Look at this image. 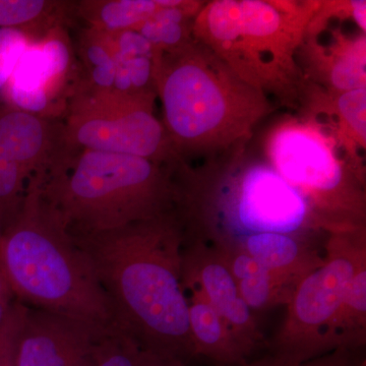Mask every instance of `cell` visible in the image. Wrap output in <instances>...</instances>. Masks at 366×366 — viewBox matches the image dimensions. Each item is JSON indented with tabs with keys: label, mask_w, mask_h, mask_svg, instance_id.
Listing matches in <instances>:
<instances>
[{
	"label": "cell",
	"mask_w": 366,
	"mask_h": 366,
	"mask_svg": "<svg viewBox=\"0 0 366 366\" xmlns=\"http://www.w3.org/2000/svg\"><path fill=\"white\" fill-rule=\"evenodd\" d=\"M365 350V349H363ZM363 350H360L356 355L352 366H366V358Z\"/></svg>",
	"instance_id": "obj_29"
},
{
	"label": "cell",
	"mask_w": 366,
	"mask_h": 366,
	"mask_svg": "<svg viewBox=\"0 0 366 366\" xmlns=\"http://www.w3.org/2000/svg\"><path fill=\"white\" fill-rule=\"evenodd\" d=\"M312 242L315 238L262 233L249 236L232 249L242 250L252 257L273 274L291 297L298 282L322 262V249H315Z\"/></svg>",
	"instance_id": "obj_16"
},
{
	"label": "cell",
	"mask_w": 366,
	"mask_h": 366,
	"mask_svg": "<svg viewBox=\"0 0 366 366\" xmlns=\"http://www.w3.org/2000/svg\"><path fill=\"white\" fill-rule=\"evenodd\" d=\"M32 42L21 32L0 29V105L9 78L29 44Z\"/></svg>",
	"instance_id": "obj_25"
},
{
	"label": "cell",
	"mask_w": 366,
	"mask_h": 366,
	"mask_svg": "<svg viewBox=\"0 0 366 366\" xmlns=\"http://www.w3.org/2000/svg\"><path fill=\"white\" fill-rule=\"evenodd\" d=\"M336 18L339 20H352L366 33V1L365 0H344V1H319L307 28L305 37H320L327 30L329 21Z\"/></svg>",
	"instance_id": "obj_24"
},
{
	"label": "cell",
	"mask_w": 366,
	"mask_h": 366,
	"mask_svg": "<svg viewBox=\"0 0 366 366\" xmlns=\"http://www.w3.org/2000/svg\"><path fill=\"white\" fill-rule=\"evenodd\" d=\"M72 237L109 300L113 326L189 365L194 349L182 280L184 233L175 211Z\"/></svg>",
	"instance_id": "obj_1"
},
{
	"label": "cell",
	"mask_w": 366,
	"mask_h": 366,
	"mask_svg": "<svg viewBox=\"0 0 366 366\" xmlns=\"http://www.w3.org/2000/svg\"><path fill=\"white\" fill-rule=\"evenodd\" d=\"M264 158L307 202L325 234L366 228L365 179L320 120L284 117L269 129Z\"/></svg>",
	"instance_id": "obj_8"
},
{
	"label": "cell",
	"mask_w": 366,
	"mask_h": 366,
	"mask_svg": "<svg viewBox=\"0 0 366 366\" xmlns=\"http://www.w3.org/2000/svg\"><path fill=\"white\" fill-rule=\"evenodd\" d=\"M16 300V296H14L9 282L0 272V325L6 320Z\"/></svg>",
	"instance_id": "obj_28"
},
{
	"label": "cell",
	"mask_w": 366,
	"mask_h": 366,
	"mask_svg": "<svg viewBox=\"0 0 366 366\" xmlns=\"http://www.w3.org/2000/svg\"><path fill=\"white\" fill-rule=\"evenodd\" d=\"M189 301L190 333L194 360L208 366H237L247 362L244 356L222 319L203 296L185 289Z\"/></svg>",
	"instance_id": "obj_17"
},
{
	"label": "cell",
	"mask_w": 366,
	"mask_h": 366,
	"mask_svg": "<svg viewBox=\"0 0 366 366\" xmlns=\"http://www.w3.org/2000/svg\"><path fill=\"white\" fill-rule=\"evenodd\" d=\"M66 150L62 120L0 105V155L18 163L31 180L44 179Z\"/></svg>",
	"instance_id": "obj_13"
},
{
	"label": "cell",
	"mask_w": 366,
	"mask_h": 366,
	"mask_svg": "<svg viewBox=\"0 0 366 366\" xmlns=\"http://www.w3.org/2000/svg\"><path fill=\"white\" fill-rule=\"evenodd\" d=\"M360 350L363 349H358V350L337 349L314 360L302 361V362L285 360L269 352L237 366H352L356 355Z\"/></svg>",
	"instance_id": "obj_26"
},
{
	"label": "cell",
	"mask_w": 366,
	"mask_h": 366,
	"mask_svg": "<svg viewBox=\"0 0 366 366\" xmlns=\"http://www.w3.org/2000/svg\"><path fill=\"white\" fill-rule=\"evenodd\" d=\"M160 9L137 26V32L146 38L161 56L174 51L194 40L192 24L206 1L159 0Z\"/></svg>",
	"instance_id": "obj_18"
},
{
	"label": "cell",
	"mask_w": 366,
	"mask_h": 366,
	"mask_svg": "<svg viewBox=\"0 0 366 366\" xmlns=\"http://www.w3.org/2000/svg\"><path fill=\"white\" fill-rule=\"evenodd\" d=\"M94 366H189L146 345L119 327L103 330L96 343Z\"/></svg>",
	"instance_id": "obj_23"
},
{
	"label": "cell",
	"mask_w": 366,
	"mask_h": 366,
	"mask_svg": "<svg viewBox=\"0 0 366 366\" xmlns=\"http://www.w3.org/2000/svg\"><path fill=\"white\" fill-rule=\"evenodd\" d=\"M29 307L14 301L6 320L0 325V366H14L16 345Z\"/></svg>",
	"instance_id": "obj_27"
},
{
	"label": "cell",
	"mask_w": 366,
	"mask_h": 366,
	"mask_svg": "<svg viewBox=\"0 0 366 366\" xmlns=\"http://www.w3.org/2000/svg\"><path fill=\"white\" fill-rule=\"evenodd\" d=\"M298 108L326 125L352 169L365 179L360 152L366 149V88L337 93L305 81Z\"/></svg>",
	"instance_id": "obj_15"
},
{
	"label": "cell",
	"mask_w": 366,
	"mask_h": 366,
	"mask_svg": "<svg viewBox=\"0 0 366 366\" xmlns=\"http://www.w3.org/2000/svg\"><path fill=\"white\" fill-rule=\"evenodd\" d=\"M74 46L79 69L78 89L113 91L117 64L107 34L85 26L79 31Z\"/></svg>",
	"instance_id": "obj_22"
},
{
	"label": "cell",
	"mask_w": 366,
	"mask_h": 366,
	"mask_svg": "<svg viewBox=\"0 0 366 366\" xmlns=\"http://www.w3.org/2000/svg\"><path fill=\"white\" fill-rule=\"evenodd\" d=\"M322 262L305 274L269 353L296 362L366 343V228L329 233Z\"/></svg>",
	"instance_id": "obj_7"
},
{
	"label": "cell",
	"mask_w": 366,
	"mask_h": 366,
	"mask_svg": "<svg viewBox=\"0 0 366 366\" xmlns=\"http://www.w3.org/2000/svg\"><path fill=\"white\" fill-rule=\"evenodd\" d=\"M319 1L214 0L192 24V37L236 76L298 108L305 84L298 48Z\"/></svg>",
	"instance_id": "obj_6"
},
{
	"label": "cell",
	"mask_w": 366,
	"mask_h": 366,
	"mask_svg": "<svg viewBox=\"0 0 366 366\" xmlns=\"http://www.w3.org/2000/svg\"><path fill=\"white\" fill-rule=\"evenodd\" d=\"M155 100L78 89L62 119L67 148L136 156L175 169L183 160L154 112Z\"/></svg>",
	"instance_id": "obj_9"
},
{
	"label": "cell",
	"mask_w": 366,
	"mask_h": 366,
	"mask_svg": "<svg viewBox=\"0 0 366 366\" xmlns=\"http://www.w3.org/2000/svg\"><path fill=\"white\" fill-rule=\"evenodd\" d=\"M174 170L136 156L67 148L41 189L71 234L102 232L174 212Z\"/></svg>",
	"instance_id": "obj_5"
},
{
	"label": "cell",
	"mask_w": 366,
	"mask_h": 366,
	"mask_svg": "<svg viewBox=\"0 0 366 366\" xmlns=\"http://www.w3.org/2000/svg\"><path fill=\"white\" fill-rule=\"evenodd\" d=\"M161 119L177 155L215 158L250 143L254 129L276 107L196 40L163 53L156 64Z\"/></svg>",
	"instance_id": "obj_3"
},
{
	"label": "cell",
	"mask_w": 366,
	"mask_h": 366,
	"mask_svg": "<svg viewBox=\"0 0 366 366\" xmlns=\"http://www.w3.org/2000/svg\"><path fill=\"white\" fill-rule=\"evenodd\" d=\"M217 252L232 274L242 300L255 315L279 305H287L289 293L249 254L238 249Z\"/></svg>",
	"instance_id": "obj_19"
},
{
	"label": "cell",
	"mask_w": 366,
	"mask_h": 366,
	"mask_svg": "<svg viewBox=\"0 0 366 366\" xmlns=\"http://www.w3.org/2000/svg\"><path fill=\"white\" fill-rule=\"evenodd\" d=\"M103 330L29 307L14 366H94L96 343Z\"/></svg>",
	"instance_id": "obj_12"
},
{
	"label": "cell",
	"mask_w": 366,
	"mask_h": 366,
	"mask_svg": "<svg viewBox=\"0 0 366 366\" xmlns=\"http://www.w3.org/2000/svg\"><path fill=\"white\" fill-rule=\"evenodd\" d=\"M182 280L184 289L197 291L216 310L245 360H254L267 348L255 315L242 300L232 274L215 249L199 240H185Z\"/></svg>",
	"instance_id": "obj_11"
},
{
	"label": "cell",
	"mask_w": 366,
	"mask_h": 366,
	"mask_svg": "<svg viewBox=\"0 0 366 366\" xmlns=\"http://www.w3.org/2000/svg\"><path fill=\"white\" fill-rule=\"evenodd\" d=\"M74 1L59 0H0V29L25 34L32 42L53 29L69 26Z\"/></svg>",
	"instance_id": "obj_20"
},
{
	"label": "cell",
	"mask_w": 366,
	"mask_h": 366,
	"mask_svg": "<svg viewBox=\"0 0 366 366\" xmlns=\"http://www.w3.org/2000/svg\"><path fill=\"white\" fill-rule=\"evenodd\" d=\"M249 144L174 171L175 213L185 239L226 250L262 233L325 235L300 192Z\"/></svg>",
	"instance_id": "obj_2"
},
{
	"label": "cell",
	"mask_w": 366,
	"mask_h": 366,
	"mask_svg": "<svg viewBox=\"0 0 366 366\" xmlns=\"http://www.w3.org/2000/svg\"><path fill=\"white\" fill-rule=\"evenodd\" d=\"M67 29H53L29 44L4 92V104L49 119H64L79 83V64Z\"/></svg>",
	"instance_id": "obj_10"
},
{
	"label": "cell",
	"mask_w": 366,
	"mask_h": 366,
	"mask_svg": "<svg viewBox=\"0 0 366 366\" xmlns=\"http://www.w3.org/2000/svg\"><path fill=\"white\" fill-rule=\"evenodd\" d=\"M0 272L26 307L106 329L112 305L88 255L59 212L29 183L23 204L0 234Z\"/></svg>",
	"instance_id": "obj_4"
},
{
	"label": "cell",
	"mask_w": 366,
	"mask_h": 366,
	"mask_svg": "<svg viewBox=\"0 0 366 366\" xmlns=\"http://www.w3.org/2000/svg\"><path fill=\"white\" fill-rule=\"evenodd\" d=\"M296 61L303 79L330 92L366 88V35H346L340 29L332 30L331 42L319 37H305Z\"/></svg>",
	"instance_id": "obj_14"
},
{
	"label": "cell",
	"mask_w": 366,
	"mask_h": 366,
	"mask_svg": "<svg viewBox=\"0 0 366 366\" xmlns=\"http://www.w3.org/2000/svg\"><path fill=\"white\" fill-rule=\"evenodd\" d=\"M0 234H1V233H0Z\"/></svg>",
	"instance_id": "obj_30"
},
{
	"label": "cell",
	"mask_w": 366,
	"mask_h": 366,
	"mask_svg": "<svg viewBox=\"0 0 366 366\" xmlns=\"http://www.w3.org/2000/svg\"><path fill=\"white\" fill-rule=\"evenodd\" d=\"M160 7L159 0H81L74 1L72 20L106 34L134 31Z\"/></svg>",
	"instance_id": "obj_21"
}]
</instances>
